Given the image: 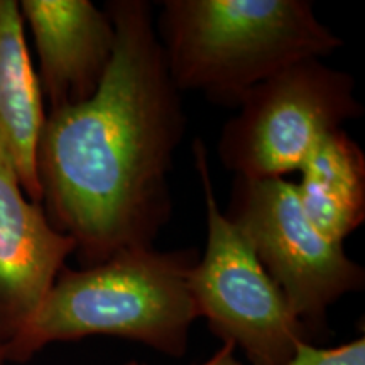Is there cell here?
I'll use <instances>...</instances> for the list:
<instances>
[{"instance_id":"obj_13","label":"cell","mask_w":365,"mask_h":365,"mask_svg":"<svg viewBox=\"0 0 365 365\" xmlns=\"http://www.w3.org/2000/svg\"><path fill=\"white\" fill-rule=\"evenodd\" d=\"M6 340L0 336V365H6L7 364V355H6Z\"/></svg>"},{"instance_id":"obj_12","label":"cell","mask_w":365,"mask_h":365,"mask_svg":"<svg viewBox=\"0 0 365 365\" xmlns=\"http://www.w3.org/2000/svg\"><path fill=\"white\" fill-rule=\"evenodd\" d=\"M125 365H145V364H140V362H135V360H132V362H127ZM200 365H244V364L237 359L234 346H232L230 344H223L218 352L213 354L212 357L207 359L203 364H200Z\"/></svg>"},{"instance_id":"obj_3","label":"cell","mask_w":365,"mask_h":365,"mask_svg":"<svg viewBox=\"0 0 365 365\" xmlns=\"http://www.w3.org/2000/svg\"><path fill=\"white\" fill-rule=\"evenodd\" d=\"M154 21L178 91L239 107L277 71L344 44L308 0H164Z\"/></svg>"},{"instance_id":"obj_11","label":"cell","mask_w":365,"mask_h":365,"mask_svg":"<svg viewBox=\"0 0 365 365\" xmlns=\"http://www.w3.org/2000/svg\"><path fill=\"white\" fill-rule=\"evenodd\" d=\"M281 365H365V339L360 336L333 349L301 341L296 345L293 357Z\"/></svg>"},{"instance_id":"obj_2","label":"cell","mask_w":365,"mask_h":365,"mask_svg":"<svg viewBox=\"0 0 365 365\" xmlns=\"http://www.w3.org/2000/svg\"><path fill=\"white\" fill-rule=\"evenodd\" d=\"M193 247L118 250L97 266L61 269L33 317L7 344V362L24 364L54 341L115 336L182 357L198 318L188 276Z\"/></svg>"},{"instance_id":"obj_8","label":"cell","mask_w":365,"mask_h":365,"mask_svg":"<svg viewBox=\"0 0 365 365\" xmlns=\"http://www.w3.org/2000/svg\"><path fill=\"white\" fill-rule=\"evenodd\" d=\"M71 254L75 242L27 198L0 148V336L6 344L33 317Z\"/></svg>"},{"instance_id":"obj_5","label":"cell","mask_w":365,"mask_h":365,"mask_svg":"<svg viewBox=\"0 0 365 365\" xmlns=\"http://www.w3.org/2000/svg\"><path fill=\"white\" fill-rule=\"evenodd\" d=\"M237 108L222 129L218 158L240 180L299 171L327 135L364 113L352 76L318 58L269 76Z\"/></svg>"},{"instance_id":"obj_9","label":"cell","mask_w":365,"mask_h":365,"mask_svg":"<svg viewBox=\"0 0 365 365\" xmlns=\"http://www.w3.org/2000/svg\"><path fill=\"white\" fill-rule=\"evenodd\" d=\"M44 118L46 107L27 49L19 2L0 0V148L34 203H41L36 150Z\"/></svg>"},{"instance_id":"obj_7","label":"cell","mask_w":365,"mask_h":365,"mask_svg":"<svg viewBox=\"0 0 365 365\" xmlns=\"http://www.w3.org/2000/svg\"><path fill=\"white\" fill-rule=\"evenodd\" d=\"M19 7L34 38L46 113L90 100L115 48L107 11L91 0H22Z\"/></svg>"},{"instance_id":"obj_1","label":"cell","mask_w":365,"mask_h":365,"mask_svg":"<svg viewBox=\"0 0 365 365\" xmlns=\"http://www.w3.org/2000/svg\"><path fill=\"white\" fill-rule=\"evenodd\" d=\"M115 29L107 75L90 100L46 113L36 171L41 207L75 242L81 267L154 247L173 212V159L186 132L145 0H110Z\"/></svg>"},{"instance_id":"obj_4","label":"cell","mask_w":365,"mask_h":365,"mask_svg":"<svg viewBox=\"0 0 365 365\" xmlns=\"http://www.w3.org/2000/svg\"><path fill=\"white\" fill-rule=\"evenodd\" d=\"M195 166L203 188L207 245L188 276L198 318L223 344L240 349L250 365H281L296 345L313 335L296 318L242 230L217 202L202 139L193 143Z\"/></svg>"},{"instance_id":"obj_6","label":"cell","mask_w":365,"mask_h":365,"mask_svg":"<svg viewBox=\"0 0 365 365\" xmlns=\"http://www.w3.org/2000/svg\"><path fill=\"white\" fill-rule=\"evenodd\" d=\"M223 213L240 228L313 339L322 336L331 304L364 289V267L308 220L294 181L235 178Z\"/></svg>"},{"instance_id":"obj_10","label":"cell","mask_w":365,"mask_h":365,"mask_svg":"<svg viewBox=\"0 0 365 365\" xmlns=\"http://www.w3.org/2000/svg\"><path fill=\"white\" fill-rule=\"evenodd\" d=\"M296 185L308 220L341 244L365 220V154L344 129L331 132L301 166Z\"/></svg>"}]
</instances>
